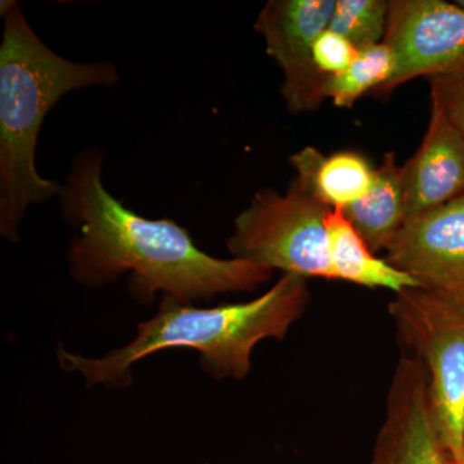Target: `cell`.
<instances>
[{
  "mask_svg": "<svg viewBox=\"0 0 464 464\" xmlns=\"http://www.w3.org/2000/svg\"><path fill=\"white\" fill-rule=\"evenodd\" d=\"M342 212L374 253L387 248L406 222L402 166L395 152L383 155L368 194Z\"/></svg>",
  "mask_w": 464,
  "mask_h": 464,
  "instance_id": "4fadbf2b",
  "label": "cell"
},
{
  "mask_svg": "<svg viewBox=\"0 0 464 464\" xmlns=\"http://www.w3.org/2000/svg\"><path fill=\"white\" fill-rule=\"evenodd\" d=\"M431 103L450 121L464 140V65L429 78Z\"/></svg>",
  "mask_w": 464,
  "mask_h": 464,
  "instance_id": "2e32d148",
  "label": "cell"
},
{
  "mask_svg": "<svg viewBox=\"0 0 464 464\" xmlns=\"http://www.w3.org/2000/svg\"><path fill=\"white\" fill-rule=\"evenodd\" d=\"M395 72L396 56L386 43L364 48L343 72L328 79L325 99L337 108H353L365 94L383 90Z\"/></svg>",
  "mask_w": 464,
  "mask_h": 464,
  "instance_id": "5bb4252c",
  "label": "cell"
},
{
  "mask_svg": "<svg viewBox=\"0 0 464 464\" xmlns=\"http://www.w3.org/2000/svg\"><path fill=\"white\" fill-rule=\"evenodd\" d=\"M105 152L84 150L61 194L63 213L81 235L69 252V270L81 285L103 286L130 273V292L148 304L158 292L182 304L225 293L253 292L274 271L244 259L212 257L172 219H149L115 199L102 181Z\"/></svg>",
  "mask_w": 464,
  "mask_h": 464,
  "instance_id": "6da1fadb",
  "label": "cell"
},
{
  "mask_svg": "<svg viewBox=\"0 0 464 464\" xmlns=\"http://www.w3.org/2000/svg\"><path fill=\"white\" fill-rule=\"evenodd\" d=\"M310 301L308 279L292 274H283L264 295L241 304L197 308L164 295L158 313L137 325L136 338L127 346L99 359L60 347L58 362L63 371L83 375L88 387L121 389L132 381L133 365L145 357L168 348H192L208 374L244 380L259 342L284 340Z\"/></svg>",
  "mask_w": 464,
  "mask_h": 464,
  "instance_id": "7a4b0ae2",
  "label": "cell"
},
{
  "mask_svg": "<svg viewBox=\"0 0 464 464\" xmlns=\"http://www.w3.org/2000/svg\"><path fill=\"white\" fill-rule=\"evenodd\" d=\"M295 179L317 200L331 209H344L362 199L374 181L375 168L360 152L344 151L324 155L311 146L289 159Z\"/></svg>",
  "mask_w": 464,
  "mask_h": 464,
  "instance_id": "8fae6325",
  "label": "cell"
},
{
  "mask_svg": "<svg viewBox=\"0 0 464 464\" xmlns=\"http://www.w3.org/2000/svg\"><path fill=\"white\" fill-rule=\"evenodd\" d=\"M427 292H429V290H427ZM432 293L453 315L464 319V290L450 293Z\"/></svg>",
  "mask_w": 464,
  "mask_h": 464,
  "instance_id": "ac0fdd59",
  "label": "cell"
},
{
  "mask_svg": "<svg viewBox=\"0 0 464 464\" xmlns=\"http://www.w3.org/2000/svg\"><path fill=\"white\" fill-rule=\"evenodd\" d=\"M406 221L464 194V140L438 106L422 143L402 166Z\"/></svg>",
  "mask_w": 464,
  "mask_h": 464,
  "instance_id": "30bf717a",
  "label": "cell"
},
{
  "mask_svg": "<svg viewBox=\"0 0 464 464\" xmlns=\"http://www.w3.org/2000/svg\"><path fill=\"white\" fill-rule=\"evenodd\" d=\"M329 258L334 280L365 288H382L399 295L406 289L420 288L413 277L393 267L369 248L342 209H331L326 216Z\"/></svg>",
  "mask_w": 464,
  "mask_h": 464,
  "instance_id": "7c38bea8",
  "label": "cell"
},
{
  "mask_svg": "<svg viewBox=\"0 0 464 464\" xmlns=\"http://www.w3.org/2000/svg\"><path fill=\"white\" fill-rule=\"evenodd\" d=\"M383 43L395 53L396 72L378 94L458 69L464 65V7L447 0H390Z\"/></svg>",
  "mask_w": 464,
  "mask_h": 464,
  "instance_id": "52a82bcc",
  "label": "cell"
},
{
  "mask_svg": "<svg viewBox=\"0 0 464 464\" xmlns=\"http://www.w3.org/2000/svg\"><path fill=\"white\" fill-rule=\"evenodd\" d=\"M329 210L297 179L284 194L265 188L235 218L227 248L232 258L273 271L334 280L325 226Z\"/></svg>",
  "mask_w": 464,
  "mask_h": 464,
  "instance_id": "277c9868",
  "label": "cell"
},
{
  "mask_svg": "<svg viewBox=\"0 0 464 464\" xmlns=\"http://www.w3.org/2000/svg\"><path fill=\"white\" fill-rule=\"evenodd\" d=\"M384 252L386 261L420 288L464 290V194L408 219Z\"/></svg>",
  "mask_w": 464,
  "mask_h": 464,
  "instance_id": "9c48e42d",
  "label": "cell"
},
{
  "mask_svg": "<svg viewBox=\"0 0 464 464\" xmlns=\"http://www.w3.org/2000/svg\"><path fill=\"white\" fill-rule=\"evenodd\" d=\"M400 338L422 362L442 442L454 464H464V319L432 293L406 289L389 304Z\"/></svg>",
  "mask_w": 464,
  "mask_h": 464,
  "instance_id": "5b68a950",
  "label": "cell"
},
{
  "mask_svg": "<svg viewBox=\"0 0 464 464\" xmlns=\"http://www.w3.org/2000/svg\"><path fill=\"white\" fill-rule=\"evenodd\" d=\"M389 9L390 0H335L328 29L364 50L383 42Z\"/></svg>",
  "mask_w": 464,
  "mask_h": 464,
  "instance_id": "9a60e30c",
  "label": "cell"
},
{
  "mask_svg": "<svg viewBox=\"0 0 464 464\" xmlns=\"http://www.w3.org/2000/svg\"><path fill=\"white\" fill-rule=\"evenodd\" d=\"M334 7L335 0H271L256 21L266 52L282 70V96L293 114L315 111L326 100L329 78L314 63L313 47Z\"/></svg>",
  "mask_w": 464,
  "mask_h": 464,
  "instance_id": "8992f818",
  "label": "cell"
},
{
  "mask_svg": "<svg viewBox=\"0 0 464 464\" xmlns=\"http://www.w3.org/2000/svg\"><path fill=\"white\" fill-rule=\"evenodd\" d=\"M0 44V234L18 241L27 208L61 197L63 185L43 179L36 145L45 116L72 91L112 87L108 63H78L54 53L34 33L17 2H2Z\"/></svg>",
  "mask_w": 464,
  "mask_h": 464,
  "instance_id": "3957f363",
  "label": "cell"
},
{
  "mask_svg": "<svg viewBox=\"0 0 464 464\" xmlns=\"http://www.w3.org/2000/svg\"><path fill=\"white\" fill-rule=\"evenodd\" d=\"M457 3L464 7V0H457Z\"/></svg>",
  "mask_w": 464,
  "mask_h": 464,
  "instance_id": "d6986e66",
  "label": "cell"
},
{
  "mask_svg": "<svg viewBox=\"0 0 464 464\" xmlns=\"http://www.w3.org/2000/svg\"><path fill=\"white\" fill-rule=\"evenodd\" d=\"M359 50L350 41L332 30H324L313 47L314 63L322 74L335 76L343 72L355 60Z\"/></svg>",
  "mask_w": 464,
  "mask_h": 464,
  "instance_id": "e0dca14e",
  "label": "cell"
},
{
  "mask_svg": "<svg viewBox=\"0 0 464 464\" xmlns=\"http://www.w3.org/2000/svg\"><path fill=\"white\" fill-rule=\"evenodd\" d=\"M371 464H454L440 436L429 378L413 356L399 360Z\"/></svg>",
  "mask_w": 464,
  "mask_h": 464,
  "instance_id": "ba28073f",
  "label": "cell"
}]
</instances>
